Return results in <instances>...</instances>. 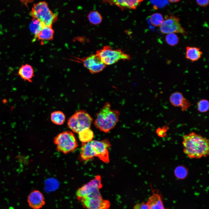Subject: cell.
Wrapping results in <instances>:
<instances>
[{"label":"cell","instance_id":"6da1fadb","mask_svg":"<svg viewBox=\"0 0 209 209\" xmlns=\"http://www.w3.org/2000/svg\"><path fill=\"white\" fill-rule=\"evenodd\" d=\"M182 143L184 153L190 158H200L209 155V140L199 134L192 132L185 134Z\"/></svg>","mask_w":209,"mask_h":209},{"label":"cell","instance_id":"7a4b0ae2","mask_svg":"<svg viewBox=\"0 0 209 209\" xmlns=\"http://www.w3.org/2000/svg\"><path fill=\"white\" fill-rule=\"evenodd\" d=\"M120 114L118 110L111 109V104L107 102L96 114L94 125L104 132L108 133L115 127L118 122Z\"/></svg>","mask_w":209,"mask_h":209},{"label":"cell","instance_id":"3957f363","mask_svg":"<svg viewBox=\"0 0 209 209\" xmlns=\"http://www.w3.org/2000/svg\"><path fill=\"white\" fill-rule=\"evenodd\" d=\"M30 15L33 19L38 20L44 26H52L57 19V15L52 12L44 1L34 4Z\"/></svg>","mask_w":209,"mask_h":209},{"label":"cell","instance_id":"277c9868","mask_svg":"<svg viewBox=\"0 0 209 209\" xmlns=\"http://www.w3.org/2000/svg\"><path fill=\"white\" fill-rule=\"evenodd\" d=\"M93 120L91 116L86 111L79 110L68 119L67 126L73 132L78 133L85 129L90 128Z\"/></svg>","mask_w":209,"mask_h":209},{"label":"cell","instance_id":"5b68a950","mask_svg":"<svg viewBox=\"0 0 209 209\" xmlns=\"http://www.w3.org/2000/svg\"><path fill=\"white\" fill-rule=\"evenodd\" d=\"M54 142L56 145L57 150L64 154L74 151L78 146L74 134L69 131L58 134L54 138Z\"/></svg>","mask_w":209,"mask_h":209},{"label":"cell","instance_id":"8992f818","mask_svg":"<svg viewBox=\"0 0 209 209\" xmlns=\"http://www.w3.org/2000/svg\"><path fill=\"white\" fill-rule=\"evenodd\" d=\"M77 199L84 208L87 209H109L110 206L109 200L102 198L99 189H96Z\"/></svg>","mask_w":209,"mask_h":209},{"label":"cell","instance_id":"52a82bcc","mask_svg":"<svg viewBox=\"0 0 209 209\" xmlns=\"http://www.w3.org/2000/svg\"><path fill=\"white\" fill-rule=\"evenodd\" d=\"M96 54L100 57L106 65L114 64L120 60H129L130 56L124 53L121 49H112L110 46H105L96 51Z\"/></svg>","mask_w":209,"mask_h":209},{"label":"cell","instance_id":"ba28073f","mask_svg":"<svg viewBox=\"0 0 209 209\" xmlns=\"http://www.w3.org/2000/svg\"><path fill=\"white\" fill-rule=\"evenodd\" d=\"M90 143L94 157H97L105 163H109V149L111 146L109 141L105 139L100 141L92 140Z\"/></svg>","mask_w":209,"mask_h":209},{"label":"cell","instance_id":"9c48e42d","mask_svg":"<svg viewBox=\"0 0 209 209\" xmlns=\"http://www.w3.org/2000/svg\"><path fill=\"white\" fill-rule=\"evenodd\" d=\"M76 61L83 64L84 66L92 73H96L102 71L107 66L102 61L97 54H91L82 58H77Z\"/></svg>","mask_w":209,"mask_h":209},{"label":"cell","instance_id":"30bf717a","mask_svg":"<svg viewBox=\"0 0 209 209\" xmlns=\"http://www.w3.org/2000/svg\"><path fill=\"white\" fill-rule=\"evenodd\" d=\"M161 33L163 34L179 33L185 35L186 32L182 27L179 18L171 16L166 18L159 26Z\"/></svg>","mask_w":209,"mask_h":209},{"label":"cell","instance_id":"8fae6325","mask_svg":"<svg viewBox=\"0 0 209 209\" xmlns=\"http://www.w3.org/2000/svg\"><path fill=\"white\" fill-rule=\"evenodd\" d=\"M102 187L101 176L100 175H97L93 179L77 190L76 192L77 199L84 197L96 189H100Z\"/></svg>","mask_w":209,"mask_h":209},{"label":"cell","instance_id":"7c38bea8","mask_svg":"<svg viewBox=\"0 0 209 209\" xmlns=\"http://www.w3.org/2000/svg\"><path fill=\"white\" fill-rule=\"evenodd\" d=\"M27 201L29 206L33 209H39L45 204L44 198L42 194L36 190L31 192L28 196Z\"/></svg>","mask_w":209,"mask_h":209},{"label":"cell","instance_id":"4fadbf2b","mask_svg":"<svg viewBox=\"0 0 209 209\" xmlns=\"http://www.w3.org/2000/svg\"><path fill=\"white\" fill-rule=\"evenodd\" d=\"M170 101L171 104L175 107H180L182 110L185 111L190 106L191 103L179 92L173 93L170 96Z\"/></svg>","mask_w":209,"mask_h":209},{"label":"cell","instance_id":"5bb4252c","mask_svg":"<svg viewBox=\"0 0 209 209\" xmlns=\"http://www.w3.org/2000/svg\"><path fill=\"white\" fill-rule=\"evenodd\" d=\"M103 1L111 5H116L122 10L126 8L136 9L139 6L143 0H102Z\"/></svg>","mask_w":209,"mask_h":209},{"label":"cell","instance_id":"9a60e30c","mask_svg":"<svg viewBox=\"0 0 209 209\" xmlns=\"http://www.w3.org/2000/svg\"><path fill=\"white\" fill-rule=\"evenodd\" d=\"M152 194L148 198L146 203L150 209H166L163 201L162 197L158 190H152Z\"/></svg>","mask_w":209,"mask_h":209},{"label":"cell","instance_id":"2e32d148","mask_svg":"<svg viewBox=\"0 0 209 209\" xmlns=\"http://www.w3.org/2000/svg\"><path fill=\"white\" fill-rule=\"evenodd\" d=\"M17 75L24 80L31 82L34 76V69L30 64H23L19 69Z\"/></svg>","mask_w":209,"mask_h":209},{"label":"cell","instance_id":"e0dca14e","mask_svg":"<svg viewBox=\"0 0 209 209\" xmlns=\"http://www.w3.org/2000/svg\"><path fill=\"white\" fill-rule=\"evenodd\" d=\"M54 31L52 26H44L40 33L35 37V39L41 41H51L53 39Z\"/></svg>","mask_w":209,"mask_h":209},{"label":"cell","instance_id":"ac0fdd59","mask_svg":"<svg viewBox=\"0 0 209 209\" xmlns=\"http://www.w3.org/2000/svg\"><path fill=\"white\" fill-rule=\"evenodd\" d=\"M186 49L185 58L192 62L198 61L201 57L203 53L199 48L188 46Z\"/></svg>","mask_w":209,"mask_h":209},{"label":"cell","instance_id":"d6986e66","mask_svg":"<svg viewBox=\"0 0 209 209\" xmlns=\"http://www.w3.org/2000/svg\"><path fill=\"white\" fill-rule=\"evenodd\" d=\"M78 134L79 140L82 143H87L91 141L94 136L93 133L90 128L85 129Z\"/></svg>","mask_w":209,"mask_h":209},{"label":"cell","instance_id":"ffe728a7","mask_svg":"<svg viewBox=\"0 0 209 209\" xmlns=\"http://www.w3.org/2000/svg\"><path fill=\"white\" fill-rule=\"evenodd\" d=\"M51 121L54 124L61 125L65 122V116L64 113L61 111H54L51 114Z\"/></svg>","mask_w":209,"mask_h":209},{"label":"cell","instance_id":"44dd1931","mask_svg":"<svg viewBox=\"0 0 209 209\" xmlns=\"http://www.w3.org/2000/svg\"><path fill=\"white\" fill-rule=\"evenodd\" d=\"M87 17L90 22L94 25L99 24L102 21V16L97 11L90 12Z\"/></svg>","mask_w":209,"mask_h":209},{"label":"cell","instance_id":"7402d4cb","mask_svg":"<svg viewBox=\"0 0 209 209\" xmlns=\"http://www.w3.org/2000/svg\"><path fill=\"white\" fill-rule=\"evenodd\" d=\"M44 26L38 20L32 19L30 25V28L31 32L34 35V37L40 33Z\"/></svg>","mask_w":209,"mask_h":209},{"label":"cell","instance_id":"603a6c76","mask_svg":"<svg viewBox=\"0 0 209 209\" xmlns=\"http://www.w3.org/2000/svg\"><path fill=\"white\" fill-rule=\"evenodd\" d=\"M151 24L154 26H159L164 19L162 15L159 13H155L151 15L149 17Z\"/></svg>","mask_w":209,"mask_h":209},{"label":"cell","instance_id":"cb8c5ba5","mask_svg":"<svg viewBox=\"0 0 209 209\" xmlns=\"http://www.w3.org/2000/svg\"><path fill=\"white\" fill-rule=\"evenodd\" d=\"M174 174L176 177L179 179H184L186 178L188 174V171L185 166L180 165L175 169Z\"/></svg>","mask_w":209,"mask_h":209},{"label":"cell","instance_id":"d4e9b609","mask_svg":"<svg viewBox=\"0 0 209 209\" xmlns=\"http://www.w3.org/2000/svg\"><path fill=\"white\" fill-rule=\"evenodd\" d=\"M165 40L167 44L171 46H174L179 43V38L175 33H172L167 34Z\"/></svg>","mask_w":209,"mask_h":209},{"label":"cell","instance_id":"484cf974","mask_svg":"<svg viewBox=\"0 0 209 209\" xmlns=\"http://www.w3.org/2000/svg\"><path fill=\"white\" fill-rule=\"evenodd\" d=\"M198 110L200 112L204 113L208 111L209 108L208 101L206 99H202L197 103Z\"/></svg>","mask_w":209,"mask_h":209},{"label":"cell","instance_id":"4316f807","mask_svg":"<svg viewBox=\"0 0 209 209\" xmlns=\"http://www.w3.org/2000/svg\"><path fill=\"white\" fill-rule=\"evenodd\" d=\"M168 128L166 126H164L162 128H158L156 130V133L159 136L161 137H164L166 136V133Z\"/></svg>","mask_w":209,"mask_h":209},{"label":"cell","instance_id":"83f0119b","mask_svg":"<svg viewBox=\"0 0 209 209\" xmlns=\"http://www.w3.org/2000/svg\"><path fill=\"white\" fill-rule=\"evenodd\" d=\"M134 209H150V208L147 203L143 202L135 205Z\"/></svg>","mask_w":209,"mask_h":209},{"label":"cell","instance_id":"f1b7e54d","mask_svg":"<svg viewBox=\"0 0 209 209\" xmlns=\"http://www.w3.org/2000/svg\"><path fill=\"white\" fill-rule=\"evenodd\" d=\"M198 5L202 7H206L209 4V0H196Z\"/></svg>","mask_w":209,"mask_h":209},{"label":"cell","instance_id":"f546056e","mask_svg":"<svg viewBox=\"0 0 209 209\" xmlns=\"http://www.w3.org/2000/svg\"><path fill=\"white\" fill-rule=\"evenodd\" d=\"M170 2L172 3H176L179 1L180 0H168Z\"/></svg>","mask_w":209,"mask_h":209}]
</instances>
